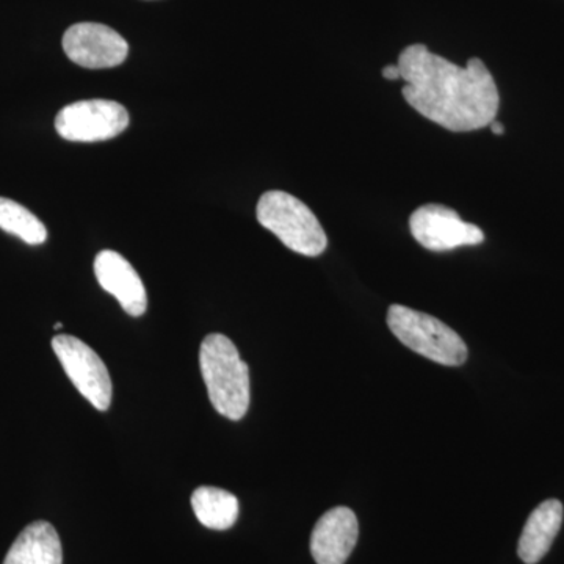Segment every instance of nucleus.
I'll return each mask as SVG.
<instances>
[{"label": "nucleus", "instance_id": "13", "mask_svg": "<svg viewBox=\"0 0 564 564\" xmlns=\"http://www.w3.org/2000/svg\"><path fill=\"white\" fill-rule=\"evenodd\" d=\"M196 519L212 530H228L239 519V499L226 489L199 486L192 494Z\"/></svg>", "mask_w": 564, "mask_h": 564}, {"label": "nucleus", "instance_id": "16", "mask_svg": "<svg viewBox=\"0 0 564 564\" xmlns=\"http://www.w3.org/2000/svg\"><path fill=\"white\" fill-rule=\"evenodd\" d=\"M489 128H491L492 133H496V135H503L505 133L503 124H500L499 121L494 120Z\"/></svg>", "mask_w": 564, "mask_h": 564}, {"label": "nucleus", "instance_id": "8", "mask_svg": "<svg viewBox=\"0 0 564 564\" xmlns=\"http://www.w3.org/2000/svg\"><path fill=\"white\" fill-rule=\"evenodd\" d=\"M63 50L70 62L88 69H107L128 58V41L98 22L74 24L63 36Z\"/></svg>", "mask_w": 564, "mask_h": 564}, {"label": "nucleus", "instance_id": "10", "mask_svg": "<svg viewBox=\"0 0 564 564\" xmlns=\"http://www.w3.org/2000/svg\"><path fill=\"white\" fill-rule=\"evenodd\" d=\"M96 280L132 317L147 313L148 295L143 281L120 252L104 250L95 259Z\"/></svg>", "mask_w": 564, "mask_h": 564}, {"label": "nucleus", "instance_id": "14", "mask_svg": "<svg viewBox=\"0 0 564 564\" xmlns=\"http://www.w3.org/2000/svg\"><path fill=\"white\" fill-rule=\"evenodd\" d=\"M0 229L20 237L28 245H43L47 240V229L36 215L20 203L0 198Z\"/></svg>", "mask_w": 564, "mask_h": 564}, {"label": "nucleus", "instance_id": "12", "mask_svg": "<svg viewBox=\"0 0 564 564\" xmlns=\"http://www.w3.org/2000/svg\"><path fill=\"white\" fill-rule=\"evenodd\" d=\"M3 564H63L57 530L46 521L32 522L11 545Z\"/></svg>", "mask_w": 564, "mask_h": 564}, {"label": "nucleus", "instance_id": "9", "mask_svg": "<svg viewBox=\"0 0 564 564\" xmlns=\"http://www.w3.org/2000/svg\"><path fill=\"white\" fill-rule=\"evenodd\" d=\"M358 518L350 508L326 511L311 534V554L317 564H345L358 543Z\"/></svg>", "mask_w": 564, "mask_h": 564}, {"label": "nucleus", "instance_id": "5", "mask_svg": "<svg viewBox=\"0 0 564 564\" xmlns=\"http://www.w3.org/2000/svg\"><path fill=\"white\" fill-rule=\"evenodd\" d=\"M52 350L57 355L63 370L87 402L98 411L109 410L113 384L106 364L90 345L69 334L52 339Z\"/></svg>", "mask_w": 564, "mask_h": 564}, {"label": "nucleus", "instance_id": "4", "mask_svg": "<svg viewBox=\"0 0 564 564\" xmlns=\"http://www.w3.org/2000/svg\"><path fill=\"white\" fill-rule=\"evenodd\" d=\"M388 325L400 343L430 361L447 367L463 366L467 361V345L462 336L433 315L392 304Z\"/></svg>", "mask_w": 564, "mask_h": 564}, {"label": "nucleus", "instance_id": "2", "mask_svg": "<svg viewBox=\"0 0 564 564\" xmlns=\"http://www.w3.org/2000/svg\"><path fill=\"white\" fill-rule=\"evenodd\" d=\"M199 367L210 403L229 421H240L251 400L250 369L229 337L209 334L199 348Z\"/></svg>", "mask_w": 564, "mask_h": 564}, {"label": "nucleus", "instance_id": "1", "mask_svg": "<svg viewBox=\"0 0 564 564\" xmlns=\"http://www.w3.org/2000/svg\"><path fill=\"white\" fill-rule=\"evenodd\" d=\"M397 65L404 80V99L434 124L452 132H473L496 120L499 90L480 58H470L463 68L423 44H411Z\"/></svg>", "mask_w": 564, "mask_h": 564}, {"label": "nucleus", "instance_id": "17", "mask_svg": "<svg viewBox=\"0 0 564 564\" xmlns=\"http://www.w3.org/2000/svg\"><path fill=\"white\" fill-rule=\"evenodd\" d=\"M62 328H63V325L61 322L55 323V326H54L55 332H58V329H62Z\"/></svg>", "mask_w": 564, "mask_h": 564}, {"label": "nucleus", "instance_id": "11", "mask_svg": "<svg viewBox=\"0 0 564 564\" xmlns=\"http://www.w3.org/2000/svg\"><path fill=\"white\" fill-rule=\"evenodd\" d=\"M563 524V505L560 500L551 499L541 503L527 519L518 554L525 564H536L544 558L549 549L554 544L556 534Z\"/></svg>", "mask_w": 564, "mask_h": 564}, {"label": "nucleus", "instance_id": "6", "mask_svg": "<svg viewBox=\"0 0 564 564\" xmlns=\"http://www.w3.org/2000/svg\"><path fill=\"white\" fill-rule=\"evenodd\" d=\"M129 126V113L109 99H88L66 106L55 118V131L62 139L95 143L115 139Z\"/></svg>", "mask_w": 564, "mask_h": 564}, {"label": "nucleus", "instance_id": "7", "mask_svg": "<svg viewBox=\"0 0 564 564\" xmlns=\"http://www.w3.org/2000/svg\"><path fill=\"white\" fill-rule=\"evenodd\" d=\"M411 234L430 251H452L459 247L484 243L485 234L466 223L458 212L443 204H425L410 217Z\"/></svg>", "mask_w": 564, "mask_h": 564}, {"label": "nucleus", "instance_id": "15", "mask_svg": "<svg viewBox=\"0 0 564 564\" xmlns=\"http://www.w3.org/2000/svg\"><path fill=\"white\" fill-rule=\"evenodd\" d=\"M383 77L388 80H399L402 79V74H400L399 65H388L383 68Z\"/></svg>", "mask_w": 564, "mask_h": 564}, {"label": "nucleus", "instance_id": "3", "mask_svg": "<svg viewBox=\"0 0 564 564\" xmlns=\"http://www.w3.org/2000/svg\"><path fill=\"white\" fill-rule=\"evenodd\" d=\"M256 215L263 228L269 229L289 250L299 254L315 258L328 247V237L314 212L291 193H263Z\"/></svg>", "mask_w": 564, "mask_h": 564}]
</instances>
